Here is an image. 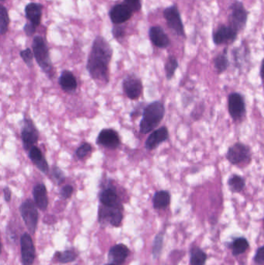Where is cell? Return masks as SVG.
<instances>
[{
    "label": "cell",
    "instance_id": "29",
    "mask_svg": "<svg viewBox=\"0 0 264 265\" xmlns=\"http://www.w3.org/2000/svg\"><path fill=\"white\" fill-rule=\"evenodd\" d=\"M249 243L247 240L244 238H237L234 241L232 245V254L234 256L240 255L246 252V250L248 249Z\"/></svg>",
    "mask_w": 264,
    "mask_h": 265
},
{
    "label": "cell",
    "instance_id": "19",
    "mask_svg": "<svg viewBox=\"0 0 264 265\" xmlns=\"http://www.w3.org/2000/svg\"><path fill=\"white\" fill-rule=\"evenodd\" d=\"M34 202L41 211H45L48 207V197L45 185L38 183L33 189Z\"/></svg>",
    "mask_w": 264,
    "mask_h": 265
},
{
    "label": "cell",
    "instance_id": "4",
    "mask_svg": "<svg viewBox=\"0 0 264 265\" xmlns=\"http://www.w3.org/2000/svg\"><path fill=\"white\" fill-rule=\"evenodd\" d=\"M250 148L245 143L237 142L228 148L225 158L232 165L249 163L251 160Z\"/></svg>",
    "mask_w": 264,
    "mask_h": 265
},
{
    "label": "cell",
    "instance_id": "44",
    "mask_svg": "<svg viewBox=\"0 0 264 265\" xmlns=\"http://www.w3.org/2000/svg\"><path fill=\"white\" fill-rule=\"evenodd\" d=\"M1 1H2V2H4V1H5V0H1Z\"/></svg>",
    "mask_w": 264,
    "mask_h": 265
},
{
    "label": "cell",
    "instance_id": "43",
    "mask_svg": "<svg viewBox=\"0 0 264 265\" xmlns=\"http://www.w3.org/2000/svg\"><path fill=\"white\" fill-rule=\"evenodd\" d=\"M106 265H115V264H114V263H109V264H106Z\"/></svg>",
    "mask_w": 264,
    "mask_h": 265
},
{
    "label": "cell",
    "instance_id": "23",
    "mask_svg": "<svg viewBox=\"0 0 264 265\" xmlns=\"http://www.w3.org/2000/svg\"><path fill=\"white\" fill-rule=\"evenodd\" d=\"M61 88L65 92H74L78 87L76 78L72 72L65 70L62 72L58 79Z\"/></svg>",
    "mask_w": 264,
    "mask_h": 265
},
{
    "label": "cell",
    "instance_id": "34",
    "mask_svg": "<svg viewBox=\"0 0 264 265\" xmlns=\"http://www.w3.org/2000/svg\"><path fill=\"white\" fill-rule=\"evenodd\" d=\"M20 57L23 59L24 63L27 65L28 67L31 68L33 66V59H34V52L31 51V49L27 47V48L20 51Z\"/></svg>",
    "mask_w": 264,
    "mask_h": 265
},
{
    "label": "cell",
    "instance_id": "30",
    "mask_svg": "<svg viewBox=\"0 0 264 265\" xmlns=\"http://www.w3.org/2000/svg\"><path fill=\"white\" fill-rule=\"evenodd\" d=\"M10 25V16L8 10L4 6L0 7V34L5 35L9 29Z\"/></svg>",
    "mask_w": 264,
    "mask_h": 265
},
{
    "label": "cell",
    "instance_id": "37",
    "mask_svg": "<svg viewBox=\"0 0 264 265\" xmlns=\"http://www.w3.org/2000/svg\"><path fill=\"white\" fill-rule=\"evenodd\" d=\"M112 35H113L115 39L120 40L125 37L126 30L125 28L120 26V25H115V26L112 28Z\"/></svg>",
    "mask_w": 264,
    "mask_h": 265
},
{
    "label": "cell",
    "instance_id": "28",
    "mask_svg": "<svg viewBox=\"0 0 264 265\" xmlns=\"http://www.w3.org/2000/svg\"><path fill=\"white\" fill-rule=\"evenodd\" d=\"M179 62L177 58L173 56H169L167 59L165 65H164V69H165L166 78L167 80H170L174 75L175 72L179 68Z\"/></svg>",
    "mask_w": 264,
    "mask_h": 265
},
{
    "label": "cell",
    "instance_id": "32",
    "mask_svg": "<svg viewBox=\"0 0 264 265\" xmlns=\"http://www.w3.org/2000/svg\"><path fill=\"white\" fill-rule=\"evenodd\" d=\"M163 241H164V235L163 233H159L156 237L154 240V246H153V256L154 258H158L161 255L162 251Z\"/></svg>",
    "mask_w": 264,
    "mask_h": 265
},
{
    "label": "cell",
    "instance_id": "45",
    "mask_svg": "<svg viewBox=\"0 0 264 265\" xmlns=\"http://www.w3.org/2000/svg\"><path fill=\"white\" fill-rule=\"evenodd\" d=\"M263 223H264V219H263Z\"/></svg>",
    "mask_w": 264,
    "mask_h": 265
},
{
    "label": "cell",
    "instance_id": "11",
    "mask_svg": "<svg viewBox=\"0 0 264 265\" xmlns=\"http://www.w3.org/2000/svg\"><path fill=\"white\" fill-rule=\"evenodd\" d=\"M122 207H107L102 205L99 208V220L102 223L103 221H109L113 226H120L123 220Z\"/></svg>",
    "mask_w": 264,
    "mask_h": 265
},
{
    "label": "cell",
    "instance_id": "26",
    "mask_svg": "<svg viewBox=\"0 0 264 265\" xmlns=\"http://www.w3.org/2000/svg\"><path fill=\"white\" fill-rule=\"evenodd\" d=\"M214 68L218 73L222 74L225 72L229 65L228 55H227V48H225L222 52L218 54L213 59Z\"/></svg>",
    "mask_w": 264,
    "mask_h": 265
},
{
    "label": "cell",
    "instance_id": "25",
    "mask_svg": "<svg viewBox=\"0 0 264 265\" xmlns=\"http://www.w3.org/2000/svg\"><path fill=\"white\" fill-rule=\"evenodd\" d=\"M227 186L232 193H240L246 187V181L240 174H232L227 181Z\"/></svg>",
    "mask_w": 264,
    "mask_h": 265
},
{
    "label": "cell",
    "instance_id": "15",
    "mask_svg": "<svg viewBox=\"0 0 264 265\" xmlns=\"http://www.w3.org/2000/svg\"><path fill=\"white\" fill-rule=\"evenodd\" d=\"M99 200L102 205H105V207H122L116 189L111 183L106 185V186L102 189L99 193Z\"/></svg>",
    "mask_w": 264,
    "mask_h": 265
},
{
    "label": "cell",
    "instance_id": "13",
    "mask_svg": "<svg viewBox=\"0 0 264 265\" xmlns=\"http://www.w3.org/2000/svg\"><path fill=\"white\" fill-rule=\"evenodd\" d=\"M96 143L109 149H116L120 144V135L112 129H103L98 135Z\"/></svg>",
    "mask_w": 264,
    "mask_h": 265
},
{
    "label": "cell",
    "instance_id": "39",
    "mask_svg": "<svg viewBox=\"0 0 264 265\" xmlns=\"http://www.w3.org/2000/svg\"><path fill=\"white\" fill-rule=\"evenodd\" d=\"M255 262L258 264H264V246L259 247V249L256 251V255L254 257Z\"/></svg>",
    "mask_w": 264,
    "mask_h": 265
},
{
    "label": "cell",
    "instance_id": "3",
    "mask_svg": "<svg viewBox=\"0 0 264 265\" xmlns=\"http://www.w3.org/2000/svg\"><path fill=\"white\" fill-rule=\"evenodd\" d=\"M32 50L34 57L41 70L47 75H50L53 71V66L49 54L48 47L42 37L36 36L34 38Z\"/></svg>",
    "mask_w": 264,
    "mask_h": 265
},
{
    "label": "cell",
    "instance_id": "6",
    "mask_svg": "<svg viewBox=\"0 0 264 265\" xmlns=\"http://www.w3.org/2000/svg\"><path fill=\"white\" fill-rule=\"evenodd\" d=\"M37 205L31 199H26L20 207V214L27 227L28 230L34 234L38 226V214Z\"/></svg>",
    "mask_w": 264,
    "mask_h": 265
},
{
    "label": "cell",
    "instance_id": "36",
    "mask_svg": "<svg viewBox=\"0 0 264 265\" xmlns=\"http://www.w3.org/2000/svg\"><path fill=\"white\" fill-rule=\"evenodd\" d=\"M124 4L130 7L133 13L139 12L141 10V0H124Z\"/></svg>",
    "mask_w": 264,
    "mask_h": 265
},
{
    "label": "cell",
    "instance_id": "20",
    "mask_svg": "<svg viewBox=\"0 0 264 265\" xmlns=\"http://www.w3.org/2000/svg\"><path fill=\"white\" fill-rule=\"evenodd\" d=\"M130 254V250L124 244H117L111 247L109 252V259L111 263L115 265H122Z\"/></svg>",
    "mask_w": 264,
    "mask_h": 265
},
{
    "label": "cell",
    "instance_id": "16",
    "mask_svg": "<svg viewBox=\"0 0 264 265\" xmlns=\"http://www.w3.org/2000/svg\"><path fill=\"white\" fill-rule=\"evenodd\" d=\"M22 262L23 265H32L35 259V247L32 238L28 233H24L20 240Z\"/></svg>",
    "mask_w": 264,
    "mask_h": 265
},
{
    "label": "cell",
    "instance_id": "17",
    "mask_svg": "<svg viewBox=\"0 0 264 265\" xmlns=\"http://www.w3.org/2000/svg\"><path fill=\"white\" fill-rule=\"evenodd\" d=\"M169 138V132L166 127H161L154 130L150 134L145 142V148L146 150L153 151L164 143Z\"/></svg>",
    "mask_w": 264,
    "mask_h": 265
},
{
    "label": "cell",
    "instance_id": "35",
    "mask_svg": "<svg viewBox=\"0 0 264 265\" xmlns=\"http://www.w3.org/2000/svg\"><path fill=\"white\" fill-rule=\"evenodd\" d=\"M51 175L52 177L54 178V181L57 182V185H61L65 182V173L57 166L52 167Z\"/></svg>",
    "mask_w": 264,
    "mask_h": 265
},
{
    "label": "cell",
    "instance_id": "8",
    "mask_svg": "<svg viewBox=\"0 0 264 265\" xmlns=\"http://www.w3.org/2000/svg\"><path fill=\"white\" fill-rule=\"evenodd\" d=\"M228 110L234 121H241L246 115V102L243 95L232 93L228 97Z\"/></svg>",
    "mask_w": 264,
    "mask_h": 265
},
{
    "label": "cell",
    "instance_id": "1",
    "mask_svg": "<svg viewBox=\"0 0 264 265\" xmlns=\"http://www.w3.org/2000/svg\"><path fill=\"white\" fill-rule=\"evenodd\" d=\"M112 57V48L109 43L102 37H96L93 41L86 65V69L93 79L107 83L109 81V65Z\"/></svg>",
    "mask_w": 264,
    "mask_h": 265
},
{
    "label": "cell",
    "instance_id": "33",
    "mask_svg": "<svg viewBox=\"0 0 264 265\" xmlns=\"http://www.w3.org/2000/svg\"><path fill=\"white\" fill-rule=\"evenodd\" d=\"M93 151V146L90 143H83L80 145L79 148L77 149L76 155L79 159H83L85 158L89 154L91 153Z\"/></svg>",
    "mask_w": 264,
    "mask_h": 265
},
{
    "label": "cell",
    "instance_id": "42",
    "mask_svg": "<svg viewBox=\"0 0 264 265\" xmlns=\"http://www.w3.org/2000/svg\"><path fill=\"white\" fill-rule=\"evenodd\" d=\"M260 76L262 79L264 80V58L262 59V62H261Z\"/></svg>",
    "mask_w": 264,
    "mask_h": 265
},
{
    "label": "cell",
    "instance_id": "41",
    "mask_svg": "<svg viewBox=\"0 0 264 265\" xmlns=\"http://www.w3.org/2000/svg\"><path fill=\"white\" fill-rule=\"evenodd\" d=\"M4 198H5L6 202H9L11 200L12 192L10 188L5 187L4 189Z\"/></svg>",
    "mask_w": 264,
    "mask_h": 265
},
{
    "label": "cell",
    "instance_id": "14",
    "mask_svg": "<svg viewBox=\"0 0 264 265\" xmlns=\"http://www.w3.org/2000/svg\"><path fill=\"white\" fill-rule=\"evenodd\" d=\"M133 11L125 4H116L109 10V18L115 25H120L130 20Z\"/></svg>",
    "mask_w": 264,
    "mask_h": 265
},
{
    "label": "cell",
    "instance_id": "27",
    "mask_svg": "<svg viewBox=\"0 0 264 265\" xmlns=\"http://www.w3.org/2000/svg\"><path fill=\"white\" fill-rule=\"evenodd\" d=\"M207 260L206 253L199 247H193L190 252V263L191 265H204Z\"/></svg>",
    "mask_w": 264,
    "mask_h": 265
},
{
    "label": "cell",
    "instance_id": "9",
    "mask_svg": "<svg viewBox=\"0 0 264 265\" xmlns=\"http://www.w3.org/2000/svg\"><path fill=\"white\" fill-rule=\"evenodd\" d=\"M21 138L25 150L26 151L31 150L38 141L39 133L32 120L26 119L23 121V125L21 129Z\"/></svg>",
    "mask_w": 264,
    "mask_h": 265
},
{
    "label": "cell",
    "instance_id": "21",
    "mask_svg": "<svg viewBox=\"0 0 264 265\" xmlns=\"http://www.w3.org/2000/svg\"><path fill=\"white\" fill-rule=\"evenodd\" d=\"M42 10V4H37V3H31L25 7L24 11L26 18L37 27L41 24Z\"/></svg>",
    "mask_w": 264,
    "mask_h": 265
},
{
    "label": "cell",
    "instance_id": "31",
    "mask_svg": "<svg viewBox=\"0 0 264 265\" xmlns=\"http://www.w3.org/2000/svg\"><path fill=\"white\" fill-rule=\"evenodd\" d=\"M57 260L61 263H66L74 261L78 257V254L73 251H66L64 252L57 253Z\"/></svg>",
    "mask_w": 264,
    "mask_h": 265
},
{
    "label": "cell",
    "instance_id": "40",
    "mask_svg": "<svg viewBox=\"0 0 264 265\" xmlns=\"http://www.w3.org/2000/svg\"><path fill=\"white\" fill-rule=\"evenodd\" d=\"M37 26L32 23H27L23 27L25 34L27 37H32L36 33Z\"/></svg>",
    "mask_w": 264,
    "mask_h": 265
},
{
    "label": "cell",
    "instance_id": "24",
    "mask_svg": "<svg viewBox=\"0 0 264 265\" xmlns=\"http://www.w3.org/2000/svg\"><path fill=\"white\" fill-rule=\"evenodd\" d=\"M170 202V195L166 190L157 191L153 197V205L156 210H164Z\"/></svg>",
    "mask_w": 264,
    "mask_h": 265
},
{
    "label": "cell",
    "instance_id": "5",
    "mask_svg": "<svg viewBox=\"0 0 264 265\" xmlns=\"http://www.w3.org/2000/svg\"><path fill=\"white\" fill-rule=\"evenodd\" d=\"M230 14H229V26L240 33L246 27V23L248 20L249 12L245 8L243 3L237 0L232 3L229 7Z\"/></svg>",
    "mask_w": 264,
    "mask_h": 265
},
{
    "label": "cell",
    "instance_id": "12",
    "mask_svg": "<svg viewBox=\"0 0 264 265\" xmlns=\"http://www.w3.org/2000/svg\"><path fill=\"white\" fill-rule=\"evenodd\" d=\"M239 33L232 26L221 25L213 33V42L216 45H222L224 44L232 43L237 40Z\"/></svg>",
    "mask_w": 264,
    "mask_h": 265
},
{
    "label": "cell",
    "instance_id": "2",
    "mask_svg": "<svg viewBox=\"0 0 264 265\" xmlns=\"http://www.w3.org/2000/svg\"><path fill=\"white\" fill-rule=\"evenodd\" d=\"M165 114V107L161 101H154L150 103L143 109V118L139 124V131L141 134L151 133L158 127L163 121Z\"/></svg>",
    "mask_w": 264,
    "mask_h": 265
},
{
    "label": "cell",
    "instance_id": "7",
    "mask_svg": "<svg viewBox=\"0 0 264 265\" xmlns=\"http://www.w3.org/2000/svg\"><path fill=\"white\" fill-rule=\"evenodd\" d=\"M164 17L166 22H167V26L176 35L185 38L186 35H185V26H184L183 21H182V16H181L179 7L176 4L167 7L164 10Z\"/></svg>",
    "mask_w": 264,
    "mask_h": 265
},
{
    "label": "cell",
    "instance_id": "22",
    "mask_svg": "<svg viewBox=\"0 0 264 265\" xmlns=\"http://www.w3.org/2000/svg\"><path fill=\"white\" fill-rule=\"evenodd\" d=\"M30 159L31 160L34 165L41 171V172H48L49 166L47 164V160L43 155L42 152L40 150V148L38 146H34L29 151Z\"/></svg>",
    "mask_w": 264,
    "mask_h": 265
},
{
    "label": "cell",
    "instance_id": "10",
    "mask_svg": "<svg viewBox=\"0 0 264 265\" xmlns=\"http://www.w3.org/2000/svg\"><path fill=\"white\" fill-rule=\"evenodd\" d=\"M123 89L129 99L136 100L143 93V83L136 75H130L123 79Z\"/></svg>",
    "mask_w": 264,
    "mask_h": 265
},
{
    "label": "cell",
    "instance_id": "38",
    "mask_svg": "<svg viewBox=\"0 0 264 265\" xmlns=\"http://www.w3.org/2000/svg\"><path fill=\"white\" fill-rule=\"evenodd\" d=\"M73 192V186H71V185H66V186H64L62 190H61V196H62L64 199H67V198L72 196Z\"/></svg>",
    "mask_w": 264,
    "mask_h": 265
},
{
    "label": "cell",
    "instance_id": "18",
    "mask_svg": "<svg viewBox=\"0 0 264 265\" xmlns=\"http://www.w3.org/2000/svg\"><path fill=\"white\" fill-rule=\"evenodd\" d=\"M149 37L152 44L158 48H167L170 44V38L161 26H151Z\"/></svg>",
    "mask_w": 264,
    "mask_h": 265
}]
</instances>
